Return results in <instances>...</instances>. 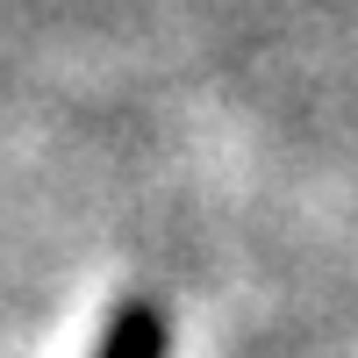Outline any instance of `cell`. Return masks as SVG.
<instances>
[{
    "mask_svg": "<svg viewBox=\"0 0 358 358\" xmlns=\"http://www.w3.org/2000/svg\"><path fill=\"white\" fill-rule=\"evenodd\" d=\"M172 351V322L158 301H122L101 330V358H165Z\"/></svg>",
    "mask_w": 358,
    "mask_h": 358,
    "instance_id": "cell-1",
    "label": "cell"
}]
</instances>
